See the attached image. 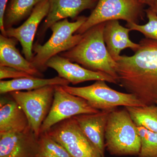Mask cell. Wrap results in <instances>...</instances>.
I'll list each match as a JSON object with an SVG mask.
<instances>
[{
	"instance_id": "1",
	"label": "cell",
	"mask_w": 157,
	"mask_h": 157,
	"mask_svg": "<svg viewBox=\"0 0 157 157\" xmlns=\"http://www.w3.org/2000/svg\"><path fill=\"white\" fill-rule=\"evenodd\" d=\"M133 55L120 56L117 64L119 85L144 105L157 100V41L144 38Z\"/></svg>"
},
{
	"instance_id": "2",
	"label": "cell",
	"mask_w": 157,
	"mask_h": 157,
	"mask_svg": "<svg viewBox=\"0 0 157 157\" xmlns=\"http://www.w3.org/2000/svg\"><path fill=\"white\" fill-rule=\"evenodd\" d=\"M106 22L88 30L82 34V38L77 45L59 55L88 70L108 74L119 85L117 63L109 54L104 42Z\"/></svg>"
},
{
	"instance_id": "3",
	"label": "cell",
	"mask_w": 157,
	"mask_h": 157,
	"mask_svg": "<svg viewBox=\"0 0 157 157\" xmlns=\"http://www.w3.org/2000/svg\"><path fill=\"white\" fill-rule=\"evenodd\" d=\"M105 147L110 155H138L140 139L137 126L126 109L109 113L105 135Z\"/></svg>"
},
{
	"instance_id": "4",
	"label": "cell",
	"mask_w": 157,
	"mask_h": 157,
	"mask_svg": "<svg viewBox=\"0 0 157 157\" xmlns=\"http://www.w3.org/2000/svg\"><path fill=\"white\" fill-rule=\"evenodd\" d=\"M87 18L80 16L73 22H70L66 18L54 24L50 28L52 33L50 39L43 45L36 43L33 46L34 56L31 62L34 67L40 72L45 71L47 69L46 63L49 59L77 45L82 38V34H73Z\"/></svg>"
},
{
	"instance_id": "5",
	"label": "cell",
	"mask_w": 157,
	"mask_h": 157,
	"mask_svg": "<svg viewBox=\"0 0 157 157\" xmlns=\"http://www.w3.org/2000/svg\"><path fill=\"white\" fill-rule=\"evenodd\" d=\"M104 80L82 87L62 86L66 91L85 99L90 105L99 110H113L119 106H144L140 100L130 93L117 91L111 88Z\"/></svg>"
},
{
	"instance_id": "6",
	"label": "cell",
	"mask_w": 157,
	"mask_h": 157,
	"mask_svg": "<svg viewBox=\"0 0 157 157\" xmlns=\"http://www.w3.org/2000/svg\"><path fill=\"white\" fill-rule=\"evenodd\" d=\"M144 5L140 0H98L76 34H83L93 27L109 21L122 20L138 24L143 18Z\"/></svg>"
},
{
	"instance_id": "7",
	"label": "cell",
	"mask_w": 157,
	"mask_h": 157,
	"mask_svg": "<svg viewBox=\"0 0 157 157\" xmlns=\"http://www.w3.org/2000/svg\"><path fill=\"white\" fill-rule=\"evenodd\" d=\"M55 86H48L32 90L9 93L23 110L28 120L29 126L38 138L42 124L52 104Z\"/></svg>"
},
{
	"instance_id": "8",
	"label": "cell",
	"mask_w": 157,
	"mask_h": 157,
	"mask_svg": "<svg viewBox=\"0 0 157 157\" xmlns=\"http://www.w3.org/2000/svg\"><path fill=\"white\" fill-rule=\"evenodd\" d=\"M100 111L92 107L83 98L71 94L61 86H55L52 104L41 127L40 135L68 119L80 114L96 113Z\"/></svg>"
},
{
	"instance_id": "9",
	"label": "cell",
	"mask_w": 157,
	"mask_h": 157,
	"mask_svg": "<svg viewBox=\"0 0 157 157\" xmlns=\"http://www.w3.org/2000/svg\"><path fill=\"white\" fill-rule=\"evenodd\" d=\"M46 132L71 157H105L83 134L73 117L56 124Z\"/></svg>"
},
{
	"instance_id": "10",
	"label": "cell",
	"mask_w": 157,
	"mask_h": 157,
	"mask_svg": "<svg viewBox=\"0 0 157 157\" xmlns=\"http://www.w3.org/2000/svg\"><path fill=\"white\" fill-rule=\"evenodd\" d=\"M49 9V1L43 0L36 5L22 25L18 27H11L6 30L7 37L14 38L20 43L25 58L29 62L32 61L34 56L33 41L38 27L47 16Z\"/></svg>"
},
{
	"instance_id": "11",
	"label": "cell",
	"mask_w": 157,
	"mask_h": 157,
	"mask_svg": "<svg viewBox=\"0 0 157 157\" xmlns=\"http://www.w3.org/2000/svg\"><path fill=\"white\" fill-rule=\"evenodd\" d=\"M38 139L30 127L23 132L0 134V157H36Z\"/></svg>"
},
{
	"instance_id": "12",
	"label": "cell",
	"mask_w": 157,
	"mask_h": 157,
	"mask_svg": "<svg viewBox=\"0 0 157 157\" xmlns=\"http://www.w3.org/2000/svg\"><path fill=\"white\" fill-rule=\"evenodd\" d=\"M46 66L47 68H51L56 70L59 77L64 78L73 85L94 80H104L118 85L117 81L108 74L88 70L59 55L49 59Z\"/></svg>"
},
{
	"instance_id": "13",
	"label": "cell",
	"mask_w": 157,
	"mask_h": 157,
	"mask_svg": "<svg viewBox=\"0 0 157 157\" xmlns=\"http://www.w3.org/2000/svg\"><path fill=\"white\" fill-rule=\"evenodd\" d=\"M49 9L39 36H43L54 24L71 18L75 19L84 10L94 9L98 0H48Z\"/></svg>"
},
{
	"instance_id": "14",
	"label": "cell",
	"mask_w": 157,
	"mask_h": 157,
	"mask_svg": "<svg viewBox=\"0 0 157 157\" xmlns=\"http://www.w3.org/2000/svg\"><path fill=\"white\" fill-rule=\"evenodd\" d=\"M112 111L100 110L96 113L80 114L73 117L83 134L104 157L106 125L109 113Z\"/></svg>"
},
{
	"instance_id": "15",
	"label": "cell",
	"mask_w": 157,
	"mask_h": 157,
	"mask_svg": "<svg viewBox=\"0 0 157 157\" xmlns=\"http://www.w3.org/2000/svg\"><path fill=\"white\" fill-rule=\"evenodd\" d=\"M130 31L128 28L121 25L119 20L106 22L104 32V42L109 54L115 61L124 49L129 48L135 52L140 47L139 43H135L130 39Z\"/></svg>"
},
{
	"instance_id": "16",
	"label": "cell",
	"mask_w": 157,
	"mask_h": 157,
	"mask_svg": "<svg viewBox=\"0 0 157 157\" xmlns=\"http://www.w3.org/2000/svg\"><path fill=\"white\" fill-rule=\"evenodd\" d=\"M17 41L14 38L0 35V66L11 67L32 76L41 77L39 70L21 54L16 48Z\"/></svg>"
},
{
	"instance_id": "17",
	"label": "cell",
	"mask_w": 157,
	"mask_h": 157,
	"mask_svg": "<svg viewBox=\"0 0 157 157\" xmlns=\"http://www.w3.org/2000/svg\"><path fill=\"white\" fill-rule=\"evenodd\" d=\"M0 134L21 132L28 128L29 121L23 110L14 100L1 101Z\"/></svg>"
},
{
	"instance_id": "18",
	"label": "cell",
	"mask_w": 157,
	"mask_h": 157,
	"mask_svg": "<svg viewBox=\"0 0 157 157\" xmlns=\"http://www.w3.org/2000/svg\"><path fill=\"white\" fill-rule=\"evenodd\" d=\"M70 83L67 80L59 76L50 78L33 77L10 80H1L0 94H4L16 91L32 90L48 86H65Z\"/></svg>"
},
{
	"instance_id": "19",
	"label": "cell",
	"mask_w": 157,
	"mask_h": 157,
	"mask_svg": "<svg viewBox=\"0 0 157 157\" xmlns=\"http://www.w3.org/2000/svg\"><path fill=\"white\" fill-rule=\"evenodd\" d=\"M43 0H9L4 14L5 30L13 27L32 14L37 5Z\"/></svg>"
},
{
	"instance_id": "20",
	"label": "cell",
	"mask_w": 157,
	"mask_h": 157,
	"mask_svg": "<svg viewBox=\"0 0 157 157\" xmlns=\"http://www.w3.org/2000/svg\"><path fill=\"white\" fill-rule=\"evenodd\" d=\"M137 127L157 133V107L155 104L125 107Z\"/></svg>"
},
{
	"instance_id": "21",
	"label": "cell",
	"mask_w": 157,
	"mask_h": 157,
	"mask_svg": "<svg viewBox=\"0 0 157 157\" xmlns=\"http://www.w3.org/2000/svg\"><path fill=\"white\" fill-rule=\"evenodd\" d=\"M38 140V154L50 157H71L67 150L46 132L41 134Z\"/></svg>"
},
{
	"instance_id": "22",
	"label": "cell",
	"mask_w": 157,
	"mask_h": 157,
	"mask_svg": "<svg viewBox=\"0 0 157 157\" xmlns=\"http://www.w3.org/2000/svg\"><path fill=\"white\" fill-rule=\"evenodd\" d=\"M137 128L140 139L138 157H157V133L143 127Z\"/></svg>"
},
{
	"instance_id": "23",
	"label": "cell",
	"mask_w": 157,
	"mask_h": 157,
	"mask_svg": "<svg viewBox=\"0 0 157 157\" xmlns=\"http://www.w3.org/2000/svg\"><path fill=\"white\" fill-rule=\"evenodd\" d=\"M148 22L143 25L134 23H127V27L131 31L140 32L145 38L157 41V15L151 7L145 10Z\"/></svg>"
},
{
	"instance_id": "24",
	"label": "cell",
	"mask_w": 157,
	"mask_h": 157,
	"mask_svg": "<svg viewBox=\"0 0 157 157\" xmlns=\"http://www.w3.org/2000/svg\"><path fill=\"white\" fill-rule=\"evenodd\" d=\"M35 77L21 70H17L11 67L0 66V79L3 80L6 78L13 79L22 78Z\"/></svg>"
},
{
	"instance_id": "25",
	"label": "cell",
	"mask_w": 157,
	"mask_h": 157,
	"mask_svg": "<svg viewBox=\"0 0 157 157\" xmlns=\"http://www.w3.org/2000/svg\"><path fill=\"white\" fill-rule=\"evenodd\" d=\"M9 0H0V30H1L2 35L6 36V31L4 26V14L6 10V6Z\"/></svg>"
},
{
	"instance_id": "26",
	"label": "cell",
	"mask_w": 157,
	"mask_h": 157,
	"mask_svg": "<svg viewBox=\"0 0 157 157\" xmlns=\"http://www.w3.org/2000/svg\"><path fill=\"white\" fill-rule=\"evenodd\" d=\"M140 1L144 5H147L149 7H151L157 0H140Z\"/></svg>"
},
{
	"instance_id": "27",
	"label": "cell",
	"mask_w": 157,
	"mask_h": 157,
	"mask_svg": "<svg viewBox=\"0 0 157 157\" xmlns=\"http://www.w3.org/2000/svg\"><path fill=\"white\" fill-rule=\"evenodd\" d=\"M149 7H151V8L153 9V10L155 11V12L156 14L157 15V0L153 4L152 6Z\"/></svg>"
},
{
	"instance_id": "28",
	"label": "cell",
	"mask_w": 157,
	"mask_h": 157,
	"mask_svg": "<svg viewBox=\"0 0 157 157\" xmlns=\"http://www.w3.org/2000/svg\"><path fill=\"white\" fill-rule=\"evenodd\" d=\"M36 157H50L45 156H43V155H42L38 154L36 156Z\"/></svg>"
},
{
	"instance_id": "29",
	"label": "cell",
	"mask_w": 157,
	"mask_h": 157,
	"mask_svg": "<svg viewBox=\"0 0 157 157\" xmlns=\"http://www.w3.org/2000/svg\"><path fill=\"white\" fill-rule=\"evenodd\" d=\"M155 105H156V106H157V101H156V103H155Z\"/></svg>"
}]
</instances>
